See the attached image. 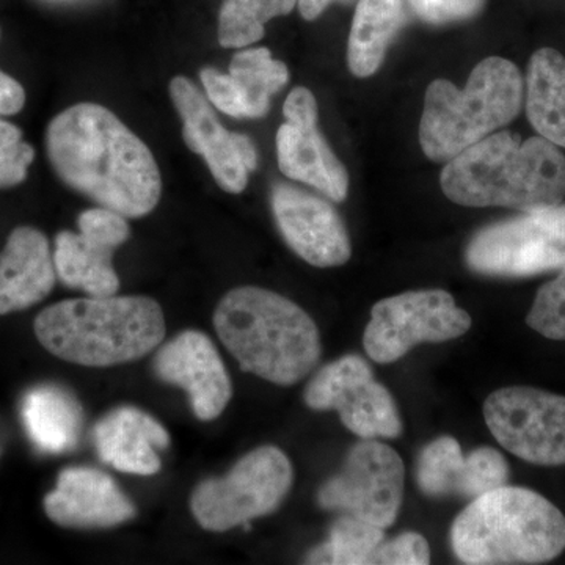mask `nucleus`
Masks as SVG:
<instances>
[{
  "instance_id": "f257e3e1",
  "label": "nucleus",
  "mask_w": 565,
  "mask_h": 565,
  "mask_svg": "<svg viewBox=\"0 0 565 565\" xmlns=\"http://www.w3.org/2000/svg\"><path fill=\"white\" fill-rule=\"evenodd\" d=\"M52 169L73 191L126 218H140L158 206L162 178L150 148L114 114L81 103L47 126Z\"/></svg>"
},
{
  "instance_id": "f03ea898",
  "label": "nucleus",
  "mask_w": 565,
  "mask_h": 565,
  "mask_svg": "<svg viewBox=\"0 0 565 565\" xmlns=\"http://www.w3.org/2000/svg\"><path fill=\"white\" fill-rule=\"evenodd\" d=\"M440 184L462 206L544 210L564 200L565 156L544 137L490 134L448 161Z\"/></svg>"
},
{
  "instance_id": "7ed1b4c3",
  "label": "nucleus",
  "mask_w": 565,
  "mask_h": 565,
  "mask_svg": "<svg viewBox=\"0 0 565 565\" xmlns=\"http://www.w3.org/2000/svg\"><path fill=\"white\" fill-rule=\"evenodd\" d=\"M214 327L245 373L273 384H297L321 359V334L310 315L258 286L225 294L215 308Z\"/></svg>"
},
{
  "instance_id": "20e7f679",
  "label": "nucleus",
  "mask_w": 565,
  "mask_h": 565,
  "mask_svg": "<svg viewBox=\"0 0 565 565\" xmlns=\"http://www.w3.org/2000/svg\"><path fill=\"white\" fill-rule=\"evenodd\" d=\"M36 340L52 355L88 367L136 362L166 337L161 305L151 297L70 299L44 308L33 323Z\"/></svg>"
},
{
  "instance_id": "39448f33",
  "label": "nucleus",
  "mask_w": 565,
  "mask_h": 565,
  "mask_svg": "<svg viewBox=\"0 0 565 565\" xmlns=\"http://www.w3.org/2000/svg\"><path fill=\"white\" fill-rule=\"evenodd\" d=\"M451 546L463 564L548 563L565 550V516L533 490L501 486L457 515Z\"/></svg>"
},
{
  "instance_id": "423d86ee",
  "label": "nucleus",
  "mask_w": 565,
  "mask_h": 565,
  "mask_svg": "<svg viewBox=\"0 0 565 565\" xmlns=\"http://www.w3.org/2000/svg\"><path fill=\"white\" fill-rule=\"evenodd\" d=\"M523 77L514 63L489 57L476 65L467 87L437 79L426 92L419 143L435 162H448L520 114Z\"/></svg>"
},
{
  "instance_id": "0eeeda50",
  "label": "nucleus",
  "mask_w": 565,
  "mask_h": 565,
  "mask_svg": "<svg viewBox=\"0 0 565 565\" xmlns=\"http://www.w3.org/2000/svg\"><path fill=\"white\" fill-rule=\"evenodd\" d=\"M292 481L288 456L277 446H259L222 478L200 482L192 492L191 511L203 530L225 533L277 511Z\"/></svg>"
},
{
  "instance_id": "6e6552de",
  "label": "nucleus",
  "mask_w": 565,
  "mask_h": 565,
  "mask_svg": "<svg viewBox=\"0 0 565 565\" xmlns=\"http://www.w3.org/2000/svg\"><path fill=\"white\" fill-rule=\"evenodd\" d=\"M467 266L487 277H531L565 267V204L527 211L479 230Z\"/></svg>"
},
{
  "instance_id": "1a4fd4ad",
  "label": "nucleus",
  "mask_w": 565,
  "mask_h": 565,
  "mask_svg": "<svg viewBox=\"0 0 565 565\" xmlns=\"http://www.w3.org/2000/svg\"><path fill=\"white\" fill-rule=\"evenodd\" d=\"M471 318L444 289H424L388 297L374 305L363 345L374 362L394 363L423 343L463 337Z\"/></svg>"
},
{
  "instance_id": "9d476101",
  "label": "nucleus",
  "mask_w": 565,
  "mask_h": 565,
  "mask_svg": "<svg viewBox=\"0 0 565 565\" xmlns=\"http://www.w3.org/2000/svg\"><path fill=\"white\" fill-rule=\"evenodd\" d=\"M404 476L403 459L393 448L363 440L349 451L343 470L323 482L318 504L386 530L403 505Z\"/></svg>"
},
{
  "instance_id": "9b49d317",
  "label": "nucleus",
  "mask_w": 565,
  "mask_h": 565,
  "mask_svg": "<svg viewBox=\"0 0 565 565\" xmlns=\"http://www.w3.org/2000/svg\"><path fill=\"white\" fill-rule=\"evenodd\" d=\"M487 427L505 451L541 467L565 465V397L508 386L484 404Z\"/></svg>"
},
{
  "instance_id": "f8f14e48",
  "label": "nucleus",
  "mask_w": 565,
  "mask_h": 565,
  "mask_svg": "<svg viewBox=\"0 0 565 565\" xmlns=\"http://www.w3.org/2000/svg\"><path fill=\"white\" fill-rule=\"evenodd\" d=\"M303 401L311 411L338 412L344 426L363 440L396 438L403 433L392 393L375 381L360 355H345L318 371L305 388Z\"/></svg>"
},
{
  "instance_id": "ddd939ff",
  "label": "nucleus",
  "mask_w": 565,
  "mask_h": 565,
  "mask_svg": "<svg viewBox=\"0 0 565 565\" xmlns=\"http://www.w3.org/2000/svg\"><path fill=\"white\" fill-rule=\"evenodd\" d=\"M79 233L61 232L55 237L54 266L68 288L92 297L115 296L120 278L115 273L114 253L131 236L125 215L93 207L77 218Z\"/></svg>"
},
{
  "instance_id": "4468645a",
  "label": "nucleus",
  "mask_w": 565,
  "mask_h": 565,
  "mask_svg": "<svg viewBox=\"0 0 565 565\" xmlns=\"http://www.w3.org/2000/svg\"><path fill=\"white\" fill-rule=\"evenodd\" d=\"M170 98L180 114L185 145L202 156L223 191L244 192L248 174L258 167V152L250 137L223 128L211 104L188 77H173Z\"/></svg>"
},
{
  "instance_id": "2eb2a0df",
  "label": "nucleus",
  "mask_w": 565,
  "mask_h": 565,
  "mask_svg": "<svg viewBox=\"0 0 565 565\" xmlns=\"http://www.w3.org/2000/svg\"><path fill=\"white\" fill-rule=\"evenodd\" d=\"M285 122L277 132L278 167L286 178L318 189L333 202H344L349 173L318 128L313 93L296 87L282 106Z\"/></svg>"
},
{
  "instance_id": "dca6fc26",
  "label": "nucleus",
  "mask_w": 565,
  "mask_h": 565,
  "mask_svg": "<svg viewBox=\"0 0 565 565\" xmlns=\"http://www.w3.org/2000/svg\"><path fill=\"white\" fill-rule=\"evenodd\" d=\"M270 203L282 239L303 262L315 267L349 262L351 239L332 204L285 182L274 184Z\"/></svg>"
},
{
  "instance_id": "f3484780",
  "label": "nucleus",
  "mask_w": 565,
  "mask_h": 565,
  "mask_svg": "<svg viewBox=\"0 0 565 565\" xmlns=\"http://www.w3.org/2000/svg\"><path fill=\"white\" fill-rule=\"evenodd\" d=\"M154 374L188 393L193 415L212 422L225 412L233 384L215 344L206 333L185 330L156 352Z\"/></svg>"
},
{
  "instance_id": "a211bd4d",
  "label": "nucleus",
  "mask_w": 565,
  "mask_h": 565,
  "mask_svg": "<svg viewBox=\"0 0 565 565\" xmlns=\"http://www.w3.org/2000/svg\"><path fill=\"white\" fill-rule=\"evenodd\" d=\"M509 465L490 446L463 456L455 437L437 438L424 446L416 460V482L426 497H481L508 484Z\"/></svg>"
},
{
  "instance_id": "6ab92c4d",
  "label": "nucleus",
  "mask_w": 565,
  "mask_h": 565,
  "mask_svg": "<svg viewBox=\"0 0 565 565\" xmlns=\"http://www.w3.org/2000/svg\"><path fill=\"white\" fill-rule=\"evenodd\" d=\"M43 505L55 525L70 530H106L122 525L137 514L136 505L115 479L90 467L62 470Z\"/></svg>"
},
{
  "instance_id": "aec40b11",
  "label": "nucleus",
  "mask_w": 565,
  "mask_h": 565,
  "mask_svg": "<svg viewBox=\"0 0 565 565\" xmlns=\"http://www.w3.org/2000/svg\"><path fill=\"white\" fill-rule=\"evenodd\" d=\"M57 280L47 237L32 226L13 230L0 252V316L40 303Z\"/></svg>"
},
{
  "instance_id": "412c9836",
  "label": "nucleus",
  "mask_w": 565,
  "mask_h": 565,
  "mask_svg": "<svg viewBox=\"0 0 565 565\" xmlns=\"http://www.w3.org/2000/svg\"><path fill=\"white\" fill-rule=\"evenodd\" d=\"M103 462L122 473L151 476L161 470L158 449H167L170 435L161 423L136 407H118L93 429Z\"/></svg>"
},
{
  "instance_id": "4be33fe9",
  "label": "nucleus",
  "mask_w": 565,
  "mask_h": 565,
  "mask_svg": "<svg viewBox=\"0 0 565 565\" xmlns=\"http://www.w3.org/2000/svg\"><path fill=\"white\" fill-rule=\"evenodd\" d=\"M22 423L32 444L46 455L76 448L84 426V411L65 386L41 384L22 397Z\"/></svg>"
},
{
  "instance_id": "5701e85b",
  "label": "nucleus",
  "mask_w": 565,
  "mask_h": 565,
  "mask_svg": "<svg viewBox=\"0 0 565 565\" xmlns=\"http://www.w3.org/2000/svg\"><path fill=\"white\" fill-rule=\"evenodd\" d=\"M405 21V0H359L349 33L348 63L353 76L370 77Z\"/></svg>"
},
{
  "instance_id": "b1692460",
  "label": "nucleus",
  "mask_w": 565,
  "mask_h": 565,
  "mask_svg": "<svg viewBox=\"0 0 565 565\" xmlns=\"http://www.w3.org/2000/svg\"><path fill=\"white\" fill-rule=\"evenodd\" d=\"M526 114L539 136L565 148V58L550 47L531 57Z\"/></svg>"
},
{
  "instance_id": "393cba45",
  "label": "nucleus",
  "mask_w": 565,
  "mask_h": 565,
  "mask_svg": "<svg viewBox=\"0 0 565 565\" xmlns=\"http://www.w3.org/2000/svg\"><path fill=\"white\" fill-rule=\"evenodd\" d=\"M228 76L239 96L244 118H262L269 111L270 96L288 84L289 70L275 61L267 47H255L234 55Z\"/></svg>"
},
{
  "instance_id": "a878e982",
  "label": "nucleus",
  "mask_w": 565,
  "mask_h": 565,
  "mask_svg": "<svg viewBox=\"0 0 565 565\" xmlns=\"http://www.w3.org/2000/svg\"><path fill=\"white\" fill-rule=\"evenodd\" d=\"M384 541V527L344 514L330 527L329 539L308 553L305 564L371 565Z\"/></svg>"
},
{
  "instance_id": "bb28decb",
  "label": "nucleus",
  "mask_w": 565,
  "mask_h": 565,
  "mask_svg": "<svg viewBox=\"0 0 565 565\" xmlns=\"http://www.w3.org/2000/svg\"><path fill=\"white\" fill-rule=\"evenodd\" d=\"M299 0H223L218 13V43L226 50H241L263 39L267 22L285 17Z\"/></svg>"
},
{
  "instance_id": "cd10ccee",
  "label": "nucleus",
  "mask_w": 565,
  "mask_h": 565,
  "mask_svg": "<svg viewBox=\"0 0 565 565\" xmlns=\"http://www.w3.org/2000/svg\"><path fill=\"white\" fill-rule=\"evenodd\" d=\"M526 322L548 340L565 341V267L539 289Z\"/></svg>"
},
{
  "instance_id": "c85d7f7f",
  "label": "nucleus",
  "mask_w": 565,
  "mask_h": 565,
  "mask_svg": "<svg viewBox=\"0 0 565 565\" xmlns=\"http://www.w3.org/2000/svg\"><path fill=\"white\" fill-rule=\"evenodd\" d=\"M33 159L35 150L22 140L21 129L0 118V189L24 182Z\"/></svg>"
},
{
  "instance_id": "c756f323",
  "label": "nucleus",
  "mask_w": 565,
  "mask_h": 565,
  "mask_svg": "<svg viewBox=\"0 0 565 565\" xmlns=\"http://www.w3.org/2000/svg\"><path fill=\"white\" fill-rule=\"evenodd\" d=\"M430 563V548L418 533L397 535L375 550L371 565H426Z\"/></svg>"
},
{
  "instance_id": "7c9ffc66",
  "label": "nucleus",
  "mask_w": 565,
  "mask_h": 565,
  "mask_svg": "<svg viewBox=\"0 0 565 565\" xmlns=\"http://www.w3.org/2000/svg\"><path fill=\"white\" fill-rule=\"evenodd\" d=\"M416 17L427 24L471 20L484 9L486 0H407Z\"/></svg>"
},
{
  "instance_id": "2f4dec72",
  "label": "nucleus",
  "mask_w": 565,
  "mask_h": 565,
  "mask_svg": "<svg viewBox=\"0 0 565 565\" xmlns=\"http://www.w3.org/2000/svg\"><path fill=\"white\" fill-rule=\"evenodd\" d=\"M200 79H202L204 90H206L207 99L215 109L233 118H244L239 96H237L236 88H234L232 77L228 74H223L215 68H203L200 73Z\"/></svg>"
},
{
  "instance_id": "473e14b6",
  "label": "nucleus",
  "mask_w": 565,
  "mask_h": 565,
  "mask_svg": "<svg viewBox=\"0 0 565 565\" xmlns=\"http://www.w3.org/2000/svg\"><path fill=\"white\" fill-rule=\"evenodd\" d=\"M25 104V92L22 85L9 74L0 70V115L18 114Z\"/></svg>"
},
{
  "instance_id": "72a5a7b5",
  "label": "nucleus",
  "mask_w": 565,
  "mask_h": 565,
  "mask_svg": "<svg viewBox=\"0 0 565 565\" xmlns=\"http://www.w3.org/2000/svg\"><path fill=\"white\" fill-rule=\"evenodd\" d=\"M356 0H299V10L302 14L303 20L315 21L329 9L332 3H343V6H351Z\"/></svg>"
}]
</instances>
